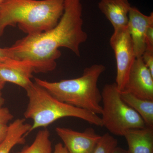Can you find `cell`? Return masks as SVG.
<instances>
[{"mask_svg": "<svg viewBox=\"0 0 153 153\" xmlns=\"http://www.w3.org/2000/svg\"><path fill=\"white\" fill-rule=\"evenodd\" d=\"M82 12L81 0H65L63 15L55 27L27 35L9 47L13 59L30 65L34 73H46L56 68L61 55L59 48H67L79 57L80 45L88 38L82 29Z\"/></svg>", "mask_w": 153, "mask_h": 153, "instance_id": "cell-1", "label": "cell"}, {"mask_svg": "<svg viewBox=\"0 0 153 153\" xmlns=\"http://www.w3.org/2000/svg\"><path fill=\"white\" fill-rule=\"evenodd\" d=\"M65 0H3L0 5V37L8 26L34 35L55 27L64 11Z\"/></svg>", "mask_w": 153, "mask_h": 153, "instance_id": "cell-2", "label": "cell"}, {"mask_svg": "<svg viewBox=\"0 0 153 153\" xmlns=\"http://www.w3.org/2000/svg\"><path fill=\"white\" fill-rule=\"evenodd\" d=\"M105 69L102 64H95L85 68L82 76L74 79L54 82L37 77L34 80L57 100L95 114H101L102 94L97 83Z\"/></svg>", "mask_w": 153, "mask_h": 153, "instance_id": "cell-3", "label": "cell"}, {"mask_svg": "<svg viewBox=\"0 0 153 153\" xmlns=\"http://www.w3.org/2000/svg\"><path fill=\"white\" fill-rule=\"evenodd\" d=\"M25 90L29 102L24 116L26 119L33 120L30 132L39 128H46L65 117L77 118L91 124L102 127L101 117L98 115L57 100L35 82Z\"/></svg>", "mask_w": 153, "mask_h": 153, "instance_id": "cell-4", "label": "cell"}, {"mask_svg": "<svg viewBox=\"0 0 153 153\" xmlns=\"http://www.w3.org/2000/svg\"><path fill=\"white\" fill-rule=\"evenodd\" d=\"M101 94L102 127L110 133L123 136L129 130L146 127L140 116L123 100L115 82L105 85Z\"/></svg>", "mask_w": 153, "mask_h": 153, "instance_id": "cell-5", "label": "cell"}, {"mask_svg": "<svg viewBox=\"0 0 153 153\" xmlns=\"http://www.w3.org/2000/svg\"><path fill=\"white\" fill-rule=\"evenodd\" d=\"M117 63L115 83L122 91L127 81L129 73L136 57L128 26L114 30L110 40Z\"/></svg>", "mask_w": 153, "mask_h": 153, "instance_id": "cell-6", "label": "cell"}, {"mask_svg": "<svg viewBox=\"0 0 153 153\" xmlns=\"http://www.w3.org/2000/svg\"><path fill=\"white\" fill-rule=\"evenodd\" d=\"M121 91L153 100V75L145 65L142 57L136 58Z\"/></svg>", "mask_w": 153, "mask_h": 153, "instance_id": "cell-7", "label": "cell"}, {"mask_svg": "<svg viewBox=\"0 0 153 153\" xmlns=\"http://www.w3.org/2000/svg\"><path fill=\"white\" fill-rule=\"evenodd\" d=\"M55 131L68 153H92L101 137L92 128L79 132L58 127Z\"/></svg>", "mask_w": 153, "mask_h": 153, "instance_id": "cell-8", "label": "cell"}, {"mask_svg": "<svg viewBox=\"0 0 153 153\" xmlns=\"http://www.w3.org/2000/svg\"><path fill=\"white\" fill-rule=\"evenodd\" d=\"M153 25V13L146 16L132 7L128 14V28L136 58L142 57L146 49V36L148 28Z\"/></svg>", "mask_w": 153, "mask_h": 153, "instance_id": "cell-9", "label": "cell"}, {"mask_svg": "<svg viewBox=\"0 0 153 153\" xmlns=\"http://www.w3.org/2000/svg\"><path fill=\"white\" fill-rule=\"evenodd\" d=\"M34 71L27 63L13 60L0 63V78L3 82L13 83L26 89L32 83Z\"/></svg>", "mask_w": 153, "mask_h": 153, "instance_id": "cell-10", "label": "cell"}, {"mask_svg": "<svg viewBox=\"0 0 153 153\" xmlns=\"http://www.w3.org/2000/svg\"><path fill=\"white\" fill-rule=\"evenodd\" d=\"M98 7L111 23L114 30L127 27L132 7L128 0H100Z\"/></svg>", "mask_w": 153, "mask_h": 153, "instance_id": "cell-11", "label": "cell"}, {"mask_svg": "<svg viewBox=\"0 0 153 153\" xmlns=\"http://www.w3.org/2000/svg\"><path fill=\"white\" fill-rule=\"evenodd\" d=\"M128 153H153V127L133 129L124 135Z\"/></svg>", "mask_w": 153, "mask_h": 153, "instance_id": "cell-12", "label": "cell"}, {"mask_svg": "<svg viewBox=\"0 0 153 153\" xmlns=\"http://www.w3.org/2000/svg\"><path fill=\"white\" fill-rule=\"evenodd\" d=\"M32 125L26 123L24 118L17 119L8 126L7 134L0 143V153H10L16 145L25 142V137L30 132Z\"/></svg>", "mask_w": 153, "mask_h": 153, "instance_id": "cell-13", "label": "cell"}, {"mask_svg": "<svg viewBox=\"0 0 153 153\" xmlns=\"http://www.w3.org/2000/svg\"><path fill=\"white\" fill-rule=\"evenodd\" d=\"M120 93L123 101L140 116L146 126L153 127V100L139 98L127 92Z\"/></svg>", "mask_w": 153, "mask_h": 153, "instance_id": "cell-14", "label": "cell"}, {"mask_svg": "<svg viewBox=\"0 0 153 153\" xmlns=\"http://www.w3.org/2000/svg\"><path fill=\"white\" fill-rule=\"evenodd\" d=\"M52 152L50 132L45 128L38 132L32 144L16 153H52Z\"/></svg>", "mask_w": 153, "mask_h": 153, "instance_id": "cell-15", "label": "cell"}, {"mask_svg": "<svg viewBox=\"0 0 153 153\" xmlns=\"http://www.w3.org/2000/svg\"><path fill=\"white\" fill-rule=\"evenodd\" d=\"M118 141L109 133L101 136L92 153H112L117 146Z\"/></svg>", "mask_w": 153, "mask_h": 153, "instance_id": "cell-16", "label": "cell"}, {"mask_svg": "<svg viewBox=\"0 0 153 153\" xmlns=\"http://www.w3.org/2000/svg\"><path fill=\"white\" fill-rule=\"evenodd\" d=\"M142 58L145 65L153 75V51L145 50Z\"/></svg>", "mask_w": 153, "mask_h": 153, "instance_id": "cell-17", "label": "cell"}, {"mask_svg": "<svg viewBox=\"0 0 153 153\" xmlns=\"http://www.w3.org/2000/svg\"><path fill=\"white\" fill-rule=\"evenodd\" d=\"M13 118V115L11 113L7 108H0V125L7 124Z\"/></svg>", "mask_w": 153, "mask_h": 153, "instance_id": "cell-18", "label": "cell"}, {"mask_svg": "<svg viewBox=\"0 0 153 153\" xmlns=\"http://www.w3.org/2000/svg\"><path fill=\"white\" fill-rule=\"evenodd\" d=\"M13 60L9 47L0 48V63H7Z\"/></svg>", "mask_w": 153, "mask_h": 153, "instance_id": "cell-19", "label": "cell"}, {"mask_svg": "<svg viewBox=\"0 0 153 153\" xmlns=\"http://www.w3.org/2000/svg\"><path fill=\"white\" fill-rule=\"evenodd\" d=\"M146 50L153 51V25L148 28L146 36Z\"/></svg>", "mask_w": 153, "mask_h": 153, "instance_id": "cell-20", "label": "cell"}, {"mask_svg": "<svg viewBox=\"0 0 153 153\" xmlns=\"http://www.w3.org/2000/svg\"><path fill=\"white\" fill-rule=\"evenodd\" d=\"M8 130V126L7 124L0 125V143L7 136Z\"/></svg>", "mask_w": 153, "mask_h": 153, "instance_id": "cell-21", "label": "cell"}, {"mask_svg": "<svg viewBox=\"0 0 153 153\" xmlns=\"http://www.w3.org/2000/svg\"><path fill=\"white\" fill-rule=\"evenodd\" d=\"M53 153H68L64 146L61 143H58L55 145Z\"/></svg>", "mask_w": 153, "mask_h": 153, "instance_id": "cell-22", "label": "cell"}, {"mask_svg": "<svg viewBox=\"0 0 153 153\" xmlns=\"http://www.w3.org/2000/svg\"><path fill=\"white\" fill-rule=\"evenodd\" d=\"M112 153H128L127 150L123 149V148L117 147L113 151Z\"/></svg>", "mask_w": 153, "mask_h": 153, "instance_id": "cell-23", "label": "cell"}, {"mask_svg": "<svg viewBox=\"0 0 153 153\" xmlns=\"http://www.w3.org/2000/svg\"><path fill=\"white\" fill-rule=\"evenodd\" d=\"M5 99L3 97L1 91H0V108L2 107L3 105L4 104Z\"/></svg>", "mask_w": 153, "mask_h": 153, "instance_id": "cell-24", "label": "cell"}, {"mask_svg": "<svg viewBox=\"0 0 153 153\" xmlns=\"http://www.w3.org/2000/svg\"><path fill=\"white\" fill-rule=\"evenodd\" d=\"M5 84V82H3L2 80L0 78V91H1V90L4 88Z\"/></svg>", "mask_w": 153, "mask_h": 153, "instance_id": "cell-25", "label": "cell"}, {"mask_svg": "<svg viewBox=\"0 0 153 153\" xmlns=\"http://www.w3.org/2000/svg\"><path fill=\"white\" fill-rule=\"evenodd\" d=\"M3 1V0H0V5L1 4L2 2Z\"/></svg>", "mask_w": 153, "mask_h": 153, "instance_id": "cell-26", "label": "cell"}]
</instances>
